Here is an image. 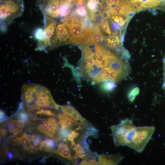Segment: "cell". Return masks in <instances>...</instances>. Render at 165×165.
<instances>
[{
  "mask_svg": "<svg viewBox=\"0 0 165 165\" xmlns=\"http://www.w3.org/2000/svg\"><path fill=\"white\" fill-rule=\"evenodd\" d=\"M1 134L2 135L4 136L6 134V131L4 129H2L0 130Z\"/></svg>",
  "mask_w": 165,
  "mask_h": 165,
  "instance_id": "74e56055",
  "label": "cell"
},
{
  "mask_svg": "<svg viewBox=\"0 0 165 165\" xmlns=\"http://www.w3.org/2000/svg\"><path fill=\"white\" fill-rule=\"evenodd\" d=\"M58 117L59 123L61 128L68 127L74 125L83 127L82 124L73 119L64 113L59 114Z\"/></svg>",
  "mask_w": 165,
  "mask_h": 165,
  "instance_id": "5bb4252c",
  "label": "cell"
},
{
  "mask_svg": "<svg viewBox=\"0 0 165 165\" xmlns=\"http://www.w3.org/2000/svg\"><path fill=\"white\" fill-rule=\"evenodd\" d=\"M59 2L60 0H37L36 4L44 15L57 18L59 16Z\"/></svg>",
  "mask_w": 165,
  "mask_h": 165,
  "instance_id": "ba28073f",
  "label": "cell"
},
{
  "mask_svg": "<svg viewBox=\"0 0 165 165\" xmlns=\"http://www.w3.org/2000/svg\"><path fill=\"white\" fill-rule=\"evenodd\" d=\"M73 12L80 17H89L86 9L83 5L79 6Z\"/></svg>",
  "mask_w": 165,
  "mask_h": 165,
  "instance_id": "484cf974",
  "label": "cell"
},
{
  "mask_svg": "<svg viewBox=\"0 0 165 165\" xmlns=\"http://www.w3.org/2000/svg\"><path fill=\"white\" fill-rule=\"evenodd\" d=\"M38 86L33 83H28L23 86L22 89L23 97L28 105L34 102Z\"/></svg>",
  "mask_w": 165,
  "mask_h": 165,
  "instance_id": "7c38bea8",
  "label": "cell"
},
{
  "mask_svg": "<svg viewBox=\"0 0 165 165\" xmlns=\"http://www.w3.org/2000/svg\"><path fill=\"white\" fill-rule=\"evenodd\" d=\"M109 17L111 21L115 23H117L120 26H123L127 20V19H124V18L121 15H111Z\"/></svg>",
  "mask_w": 165,
  "mask_h": 165,
  "instance_id": "7402d4cb",
  "label": "cell"
},
{
  "mask_svg": "<svg viewBox=\"0 0 165 165\" xmlns=\"http://www.w3.org/2000/svg\"><path fill=\"white\" fill-rule=\"evenodd\" d=\"M163 61L165 62V56L164 58V61Z\"/></svg>",
  "mask_w": 165,
  "mask_h": 165,
  "instance_id": "ab89813d",
  "label": "cell"
},
{
  "mask_svg": "<svg viewBox=\"0 0 165 165\" xmlns=\"http://www.w3.org/2000/svg\"><path fill=\"white\" fill-rule=\"evenodd\" d=\"M73 146V149L75 152V156L81 158L85 157V151L83 148L79 144H75Z\"/></svg>",
  "mask_w": 165,
  "mask_h": 165,
  "instance_id": "d4e9b609",
  "label": "cell"
},
{
  "mask_svg": "<svg viewBox=\"0 0 165 165\" xmlns=\"http://www.w3.org/2000/svg\"><path fill=\"white\" fill-rule=\"evenodd\" d=\"M24 126V123L18 119H11L8 124L9 131L14 135L20 133L23 130Z\"/></svg>",
  "mask_w": 165,
  "mask_h": 165,
  "instance_id": "2e32d148",
  "label": "cell"
},
{
  "mask_svg": "<svg viewBox=\"0 0 165 165\" xmlns=\"http://www.w3.org/2000/svg\"><path fill=\"white\" fill-rule=\"evenodd\" d=\"M55 146V142L52 139H47L42 141V147H45L47 149H52Z\"/></svg>",
  "mask_w": 165,
  "mask_h": 165,
  "instance_id": "83f0119b",
  "label": "cell"
},
{
  "mask_svg": "<svg viewBox=\"0 0 165 165\" xmlns=\"http://www.w3.org/2000/svg\"><path fill=\"white\" fill-rule=\"evenodd\" d=\"M79 135L78 132L75 130H71L68 137V139L71 141L74 140L75 138L77 137Z\"/></svg>",
  "mask_w": 165,
  "mask_h": 165,
  "instance_id": "1f68e13d",
  "label": "cell"
},
{
  "mask_svg": "<svg viewBox=\"0 0 165 165\" xmlns=\"http://www.w3.org/2000/svg\"><path fill=\"white\" fill-rule=\"evenodd\" d=\"M8 157L10 159H11L13 157V155L10 152H9L8 154Z\"/></svg>",
  "mask_w": 165,
  "mask_h": 165,
  "instance_id": "f35d334b",
  "label": "cell"
},
{
  "mask_svg": "<svg viewBox=\"0 0 165 165\" xmlns=\"http://www.w3.org/2000/svg\"><path fill=\"white\" fill-rule=\"evenodd\" d=\"M139 89L137 87H135L132 89L129 92L128 94V98L131 102H133L136 96L138 94Z\"/></svg>",
  "mask_w": 165,
  "mask_h": 165,
  "instance_id": "4316f807",
  "label": "cell"
},
{
  "mask_svg": "<svg viewBox=\"0 0 165 165\" xmlns=\"http://www.w3.org/2000/svg\"><path fill=\"white\" fill-rule=\"evenodd\" d=\"M86 0L88 17L93 21H95L97 17L102 16L105 12L102 11V5L99 0Z\"/></svg>",
  "mask_w": 165,
  "mask_h": 165,
  "instance_id": "30bf717a",
  "label": "cell"
},
{
  "mask_svg": "<svg viewBox=\"0 0 165 165\" xmlns=\"http://www.w3.org/2000/svg\"><path fill=\"white\" fill-rule=\"evenodd\" d=\"M116 86V82L111 81H106L103 82L101 84V88L105 91L109 92L114 90Z\"/></svg>",
  "mask_w": 165,
  "mask_h": 165,
  "instance_id": "cb8c5ba5",
  "label": "cell"
},
{
  "mask_svg": "<svg viewBox=\"0 0 165 165\" xmlns=\"http://www.w3.org/2000/svg\"><path fill=\"white\" fill-rule=\"evenodd\" d=\"M83 18L72 12L61 19V21L67 26L70 32V36L66 44L89 46L96 44L93 28L88 26L85 23Z\"/></svg>",
  "mask_w": 165,
  "mask_h": 165,
  "instance_id": "7a4b0ae2",
  "label": "cell"
},
{
  "mask_svg": "<svg viewBox=\"0 0 165 165\" xmlns=\"http://www.w3.org/2000/svg\"><path fill=\"white\" fill-rule=\"evenodd\" d=\"M70 36V31L64 23L57 25L54 48L63 44H66Z\"/></svg>",
  "mask_w": 165,
  "mask_h": 165,
  "instance_id": "9c48e42d",
  "label": "cell"
},
{
  "mask_svg": "<svg viewBox=\"0 0 165 165\" xmlns=\"http://www.w3.org/2000/svg\"><path fill=\"white\" fill-rule=\"evenodd\" d=\"M136 128L132 120L128 118L112 126L111 129L115 146H128Z\"/></svg>",
  "mask_w": 165,
  "mask_h": 165,
  "instance_id": "277c9868",
  "label": "cell"
},
{
  "mask_svg": "<svg viewBox=\"0 0 165 165\" xmlns=\"http://www.w3.org/2000/svg\"><path fill=\"white\" fill-rule=\"evenodd\" d=\"M71 130L68 127L61 128L59 134L63 140L66 141L68 140V135L71 131Z\"/></svg>",
  "mask_w": 165,
  "mask_h": 165,
  "instance_id": "f1b7e54d",
  "label": "cell"
},
{
  "mask_svg": "<svg viewBox=\"0 0 165 165\" xmlns=\"http://www.w3.org/2000/svg\"><path fill=\"white\" fill-rule=\"evenodd\" d=\"M19 143L26 149H32L30 136L25 133L20 137L17 138Z\"/></svg>",
  "mask_w": 165,
  "mask_h": 165,
  "instance_id": "44dd1931",
  "label": "cell"
},
{
  "mask_svg": "<svg viewBox=\"0 0 165 165\" xmlns=\"http://www.w3.org/2000/svg\"><path fill=\"white\" fill-rule=\"evenodd\" d=\"M23 0H0V16L1 29H6L13 20L23 14Z\"/></svg>",
  "mask_w": 165,
  "mask_h": 165,
  "instance_id": "3957f363",
  "label": "cell"
},
{
  "mask_svg": "<svg viewBox=\"0 0 165 165\" xmlns=\"http://www.w3.org/2000/svg\"><path fill=\"white\" fill-rule=\"evenodd\" d=\"M99 24L101 30L104 34V33L110 35L112 34L107 17L102 18L100 23Z\"/></svg>",
  "mask_w": 165,
  "mask_h": 165,
  "instance_id": "ffe728a7",
  "label": "cell"
},
{
  "mask_svg": "<svg viewBox=\"0 0 165 165\" xmlns=\"http://www.w3.org/2000/svg\"><path fill=\"white\" fill-rule=\"evenodd\" d=\"M0 120L2 121L6 119V117L4 112L0 110Z\"/></svg>",
  "mask_w": 165,
  "mask_h": 165,
  "instance_id": "d590c367",
  "label": "cell"
},
{
  "mask_svg": "<svg viewBox=\"0 0 165 165\" xmlns=\"http://www.w3.org/2000/svg\"><path fill=\"white\" fill-rule=\"evenodd\" d=\"M94 38L96 44H101L105 41L106 37L102 31L99 24H94L93 28Z\"/></svg>",
  "mask_w": 165,
  "mask_h": 165,
  "instance_id": "d6986e66",
  "label": "cell"
},
{
  "mask_svg": "<svg viewBox=\"0 0 165 165\" xmlns=\"http://www.w3.org/2000/svg\"><path fill=\"white\" fill-rule=\"evenodd\" d=\"M56 152L60 156L69 160H72L73 157L72 156L67 145L61 143L58 145Z\"/></svg>",
  "mask_w": 165,
  "mask_h": 165,
  "instance_id": "ac0fdd59",
  "label": "cell"
},
{
  "mask_svg": "<svg viewBox=\"0 0 165 165\" xmlns=\"http://www.w3.org/2000/svg\"><path fill=\"white\" fill-rule=\"evenodd\" d=\"M44 34V29L42 28H38L35 31V38L40 40L42 39L43 38Z\"/></svg>",
  "mask_w": 165,
  "mask_h": 165,
  "instance_id": "4dcf8cb0",
  "label": "cell"
},
{
  "mask_svg": "<svg viewBox=\"0 0 165 165\" xmlns=\"http://www.w3.org/2000/svg\"><path fill=\"white\" fill-rule=\"evenodd\" d=\"M34 102L32 108H35L51 107L58 109L59 107L53 100L50 91L46 88L39 85Z\"/></svg>",
  "mask_w": 165,
  "mask_h": 165,
  "instance_id": "52a82bcc",
  "label": "cell"
},
{
  "mask_svg": "<svg viewBox=\"0 0 165 165\" xmlns=\"http://www.w3.org/2000/svg\"><path fill=\"white\" fill-rule=\"evenodd\" d=\"M89 165H101V163L94 160H91L89 161Z\"/></svg>",
  "mask_w": 165,
  "mask_h": 165,
  "instance_id": "e575fe53",
  "label": "cell"
},
{
  "mask_svg": "<svg viewBox=\"0 0 165 165\" xmlns=\"http://www.w3.org/2000/svg\"><path fill=\"white\" fill-rule=\"evenodd\" d=\"M163 88L165 91V62L163 61Z\"/></svg>",
  "mask_w": 165,
  "mask_h": 165,
  "instance_id": "836d02e7",
  "label": "cell"
},
{
  "mask_svg": "<svg viewBox=\"0 0 165 165\" xmlns=\"http://www.w3.org/2000/svg\"><path fill=\"white\" fill-rule=\"evenodd\" d=\"M72 3L65 0H60L59 16L65 17L69 15L71 11Z\"/></svg>",
  "mask_w": 165,
  "mask_h": 165,
  "instance_id": "e0dca14e",
  "label": "cell"
},
{
  "mask_svg": "<svg viewBox=\"0 0 165 165\" xmlns=\"http://www.w3.org/2000/svg\"><path fill=\"white\" fill-rule=\"evenodd\" d=\"M36 114H43L48 116L53 115V113L50 110L47 109H40L37 112Z\"/></svg>",
  "mask_w": 165,
  "mask_h": 165,
  "instance_id": "d6a6232c",
  "label": "cell"
},
{
  "mask_svg": "<svg viewBox=\"0 0 165 165\" xmlns=\"http://www.w3.org/2000/svg\"><path fill=\"white\" fill-rule=\"evenodd\" d=\"M31 141H34L32 145V149H38L42 147V143L41 138L38 136L32 135L30 136Z\"/></svg>",
  "mask_w": 165,
  "mask_h": 165,
  "instance_id": "603a6c76",
  "label": "cell"
},
{
  "mask_svg": "<svg viewBox=\"0 0 165 165\" xmlns=\"http://www.w3.org/2000/svg\"><path fill=\"white\" fill-rule=\"evenodd\" d=\"M17 117L18 119L24 123L28 121L29 118L28 114L24 112L19 113Z\"/></svg>",
  "mask_w": 165,
  "mask_h": 165,
  "instance_id": "f546056e",
  "label": "cell"
},
{
  "mask_svg": "<svg viewBox=\"0 0 165 165\" xmlns=\"http://www.w3.org/2000/svg\"><path fill=\"white\" fill-rule=\"evenodd\" d=\"M164 0V1H165V0Z\"/></svg>",
  "mask_w": 165,
  "mask_h": 165,
  "instance_id": "60d3db41",
  "label": "cell"
},
{
  "mask_svg": "<svg viewBox=\"0 0 165 165\" xmlns=\"http://www.w3.org/2000/svg\"><path fill=\"white\" fill-rule=\"evenodd\" d=\"M48 124L44 134L54 138H56L55 134L59 128L58 123L54 117H50L48 119Z\"/></svg>",
  "mask_w": 165,
  "mask_h": 165,
  "instance_id": "9a60e30c",
  "label": "cell"
},
{
  "mask_svg": "<svg viewBox=\"0 0 165 165\" xmlns=\"http://www.w3.org/2000/svg\"><path fill=\"white\" fill-rule=\"evenodd\" d=\"M123 158V156L119 154L104 155L99 156L98 160L102 165H116Z\"/></svg>",
  "mask_w": 165,
  "mask_h": 165,
  "instance_id": "4fadbf2b",
  "label": "cell"
},
{
  "mask_svg": "<svg viewBox=\"0 0 165 165\" xmlns=\"http://www.w3.org/2000/svg\"><path fill=\"white\" fill-rule=\"evenodd\" d=\"M155 130L153 126L136 127L128 147L138 152H142Z\"/></svg>",
  "mask_w": 165,
  "mask_h": 165,
  "instance_id": "5b68a950",
  "label": "cell"
},
{
  "mask_svg": "<svg viewBox=\"0 0 165 165\" xmlns=\"http://www.w3.org/2000/svg\"><path fill=\"white\" fill-rule=\"evenodd\" d=\"M44 35L38 42V50H46L54 48L57 22L54 18L44 15Z\"/></svg>",
  "mask_w": 165,
  "mask_h": 165,
  "instance_id": "8992f818",
  "label": "cell"
},
{
  "mask_svg": "<svg viewBox=\"0 0 165 165\" xmlns=\"http://www.w3.org/2000/svg\"><path fill=\"white\" fill-rule=\"evenodd\" d=\"M80 165H89V163L88 161L84 160L82 161L79 164Z\"/></svg>",
  "mask_w": 165,
  "mask_h": 165,
  "instance_id": "8d00e7d4",
  "label": "cell"
},
{
  "mask_svg": "<svg viewBox=\"0 0 165 165\" xmlns=\"http://www.w3.org/2000/svg\"><path fill=\"white\" fill-rule=\"evenodd\" d=\"M63 112L75 120L82 123L83 127L87 129H90V127L87 121L83 118L72 106L70 105H63L59 106Z\"/></svg>",
  "mask_w": 165,
  "mask_h": 165,
  "instance_id": "8fae6325",
  "label": "cell"
},
{
  "mask_svg": "<svg viewBox=\"0 0 165 165\" xmlns=\"http://www.w3.org/2000/svg\"><path fill=\"white\" fill-rule=\"evenodd\" d=\"M94 45V49L88 45L82 48L79 70L83 78L96 84L106 81L118 82L129 75L131 69L126 60L102 45Z\"/></svg>",
  "mask_w": 165,
  "mask_h": 165,
  "instance_id": "6da1fadb",
  "label": "cell"
}]
</instances>
